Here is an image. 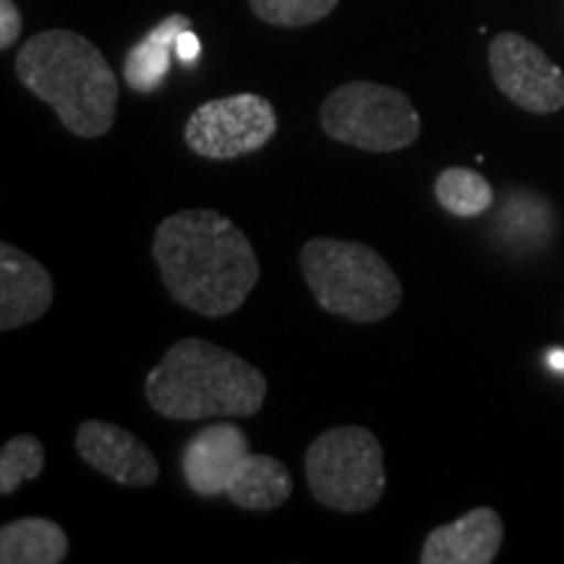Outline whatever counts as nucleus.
<instances>
[{
  "instance_id": "1",
  "label": "nucleus",
  "mask_w": 564,
  "mask_h": 564,
  "mask_svg": "<svg viewBox=\"0 0 564 564\" xmlns=\"http://www.w3.org/2000/svg\"><path fill=\"white\" fill-rule=\"evenodd\" d=\"M152 257L173 301L209 319L238 312L262 278L246 232L215 209L165 217L154 230Z\"/></svg>"
},
{
  "instance_id": "2",
  "label": "nucleus",
  "mask_w": 564,
  "mask_h": 564,
  "mask_svg": "<svg viewBox=\"0 0 564 564\" xmlns=\"http://www.w3.org/2000/svg\"><path fill=\"white\" fill-rule=\"evenodd\" d=\"M17 76L37 100L58 112L74 137L100 139L116 123V70L82 34L70 30L34 34L17 55Z\"/></svg>"
},
{
  "instance_id": "3",
  "label": "nucleus",
  "mask_w": 564,
  "mask_h": 564,
  "mask_svg": "<svg viewBox=\"0 0 564 564\" xmlns=\"http://www.w3.org/2000/svg\"><path fill=\"white\" fill-rule=\"evenodd\" d=\"M147 403L171 421H202L215 415L246 419L262 411L267 377L236 352L202 337L173 343L147 373Z\"/></svg>"
},
{
  "instance_id": "4",
  "label": "nucleus",
  "mask_w": 564,
  "mask_h": 564,
  "mask_svg": "<svg viewBox=\"0 0 564 564\" xmlns=\"http://www.w3.org/2000/svg\"><path fill=\"white\" fill-rule=\"evenodd\" d=\"M301 272L324 312L356 324H377L403 303V282L371 246L312 238L301 251Z\"/></svg>"
},
{
  "instance_id": "5",
  "label": "nucleus",
  "mask_w": 564,
  "mask_h": 564,
  "mask_svg": "<svg viewBox=\"0 0 564 564\" xmlns=\"http://www.w3.org/2000/svg\"><path fill=\"white\" fill-rule=\"evenodd\" d=\"M306 481L314 499L337 512H366L387 489L384 449L364 426H337L306 449Z\"/></svg>"
},
{
  "instance_id": "6",
  "label": "nucleus",
  "mask_w": 564,
  "mask_h": 564,
  "mask_svg": "<svg viewBox=\"0 0 564 564\" xmlns=\"http://www.w3.org/2000/svg\"><path fill=\"white\" fill-rule=\"evenodd\" d=\"M319 121L329 139L373 154L408 150L421 137V116L408 95L373 82H348L329 91Z\"/></svg>"
},
{
  "instance_id": "7",
  "label": "nucleus",
  "mask_w": 564,
  "mask_h": 564,
  "mask_svg": "<svg viewBox=\"0 0 564 564\" xmlns=\"http://www.w3.org/2000/svg\"><path fill=\"white\" fill-rule=\"evenodd\" d=\"M278 133V112L262 95L220 97L196 108L183 126L188 150L204 160H238L259 152Z\"/></svg>"
},
{
  "instance_id": "8",
  "label": "nucleus",
  "mask_w": 564,
  "mask_h": 564,
  "mask_svg": "<svg viewBox=\"0 0 564 564\" xmlns=\"http://www.w3.org/2000/svg\"><path fill=\"white\" fill-rule=\"evenodd\" d=\"M489 66L507 100L535 116L564 108V74L523 34L502 32L489 47Z\"/></svg>"
},
{
  "instance_id": "9",
  "label": "nucleus",
  "mask_w": 564,
  "mask_h": 564,
  "mask_svg": "<svg viewBox=\"0 0 564 564\" xmlns=\"http://www.w3.org/2000/svg\"><path fill=\"white\" fill-rule=\"evenodd\" d=\"M76 453L97 474L131 489L158 484L160 465L137 434L108 421H84L76 432Z\"/></svg>"
},
{
  "instance_id": "10",
  "label": "nucleus",
  "mask_w": 564,
  "mask_h": 564,
  "mask_svg": "<svg viewBox=\"0 0 564 564\" xmlns=\"http://www.w3.org/2000/svg\"><path fill=\"white\" fill-rule=\"evenodd\" d=\"M249 453L251 444L243 429L232 426V423H212L183 447V478H186L188 489L199 497H220L232 470Z\"/></svg>"
},
{
  "instance_id": "11",
  "label": "nucleus",
  "mask_w": 564,
  "mask_h": 564,
  "mask_svg": "<svg viewBox=\"0 0 564 564\" xmlns=\"http://www.w3.org/2000/svg\"><path fill=\"white\" fill-rule=\"evenodd\" d=\"M55 295L51 272L17 246H0V329L24 327L47 314Z\"/></svg>"
},
{
  "instance_id": "12",
  "label": "nucleus",
  "mask_w": 564,
  "mask_h": 564,
  "mask_svg": "<svg viewBox=\"0 0 564 564\" xmlns=\"http://www.w3.org/2000/svg\"><path fill=\"white\" fill-rule=\"evenodd\" d=\"M505 539V523L491 507H476L455 523L434 528L421 549V564H491Z\"/></svg>"
},
{
  "instance_id": "13",
  "label": "nucleus",
  "mask_w": 564,
  "mask_h": 564,
  "mask_svg": "<svg viewBox=\"0 0 564 564\" xmlns=\"http://www.w3.org/2000/svg\"><path fill=\"white\" fill-rule=\"evenodd\" d=\"M293 494V476L270 455L249 453L232 470L225 497L249 512H270L285 505Z\"/></svg>"
},
{
  "instance_id": "14",
  "label": "nucleus",
  "mask_w": 564,
  "mask_h": 564,
  "mask_svg": "<svg viewBox=\"0 0 564 564\" xmlns=\"http://www.w3.org/2000/svg\"><path fill=\"white\" fill-rule=\"evenodd\" d=\"M183 30H192V19L173 13V17L162 19L144 40L131 47L123 61V76L133 91L150 95V91L162 87L165 76L171 74L175 40Z\"/></svg>"
},
{
  "instance_id": "15",
  "label": "nucleus",
  "mask_w": 564,
  "mask_h": 564,
  "mask_svg": "<svg viewBox=\"0 0 564 564\" xmlns=\"http://www.w3.org/2000/svg\"><path fill=\"white\" fill-rule=\"evenodd\" d=\"M68 556V535L47 518H19L0 528L3 564H58Z\"/></svg>"
},
{
  "instance_id": "16",
  "label": "nucleus",
  "mask_w": 564,
  "mask_h": 564,
  "mask_svg": "<svg viewBox=\"0 0 564 564\" xmlns=\"http://www.w3.org/2000/svg\"><path fill=\"white\" fill-rule=\"evenodd\" d=\"M434 196L444 212L463 220L484 215L494 204L491 183L468 167H447L436 175Z\"/></svg>"
},
{
  "instance_id": "17",
  "label": "nucleus",
  "mask_w": 564,
  "mask_h": 564,
  "mask_svg": "<svg viewBox=\"0 0 564 564\" xmlns=\"http://www.w3.org/2000/svg\"><path fill=\"white\" fill-rule=\"evenodd\" d=\"M554 217L544 196L539 194H514L505 204L499 225L512 243H535L549 238L554 228Z\"/></svg>"
},
{
  "instance_id": "18",
  "label": "nucleus",
  "mask_w": 564,
  "mask_h": 564,
  "mask_svg": "<svg viewBox=\"0 0 564 564\" xmlns=\"http://www.w3.org/2000/svg\"><path fill=\"white\" fill-rule=\"evenodd\" d=\"M45 470V444L37 436H13L0 449V494H17L24 481H34Z\"/></svg>"
},
{
  "instance_id": "19",
  "label": "nucleus",
  "mask_w": 564,
  "mask_h": 564,
  "mask_svg": "<svg viewBox=\"0 0 564 564\" xmlns=\"http://www.w3.org/2000/svg\"><path fill=\"white\" fill-rule=\"evenodd\" d=\"M251 11L272 26H308L329 17L340 0H249Z\"/></svg>"
},
{
  "instance_id": "20",
  "label": "nucleus",
  "mask_w": 564,
  "mask_h": 564,
  "mask_svg": "<svg viewBox=\"0 0 564 564\" xmlns=\"http://www.w3.org/2000/svg\"><path fill=\"white\" fill-rule=\"evenodd\" d=\"M21 26H24V21H21L17 3L13 0H0V47L3 51H9L13 42L19 40Z\"/></svg>"
},
{
  "instance_id": "21",
  "label": "nucleus",
  "mask_w": 564,
  "mask_h": 564,
  "mask_svg": "<svg viewBox=\"0 0 564 564\" xmlns=\"http://www.w3.org/2000/svg\"><path fill=\"white\" fill-rule=\"evenodd\" d=\"M175 55H178V61L186 63V66H194V63L199 61L202 42L192 30H183L178 34V40H175Z\"/></svg>"
},
{
  "instance_id": "22",
  "label": "nucleus",
  "mask_w": 564,
  "mask_h": 564,
  "mask_svg": "<svg viewBox=\"0 0 564 564\" xmlns=\"http://www.w3.org/2000/svg\"><path fill=\"white\" fill-rule=\"evenodd\" d=\"M549 366H552L554 371H562L564 373V350L556 348L549 352Z\"/></svg>"
}]
</instances>
